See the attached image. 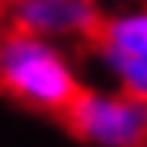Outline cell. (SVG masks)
<instances>
[{
    "label": "cell",
    "mask_w": 147,
    "mask_h": 147,
    "mask_svg": "<svg viewBox=\"0 0 147 147\" xmlns=\"http://www.w3.org/2000/svg\"><path fill=\"white\" fill-rule=\"evenodd\" d=\"M83 90L86 86H80L64 55L48 45V38L0 22V93L7 99L61 121Z\"/></svg>",
    "instance_id": "cell-1"
},
{
    "label": "cell",
    "mask_w": 147,
    "mask_h": 147,
    "mask_svg": "<svg viewBox=\"0 0 147 147\" xmlns=\"http://www.w3.org/2000/svg\"><path fill=\"white\" fill-rule=\"evenodd\" d=\"M61 125L96 147H147V102L128 93L83 90Z\"/></svg>",
    "instance_id": "cell-2"
},
{
    "label": "cell",
    "mask_w": 147,
    "mask_h": 147,
    "mask_svg": "<svg viewBox=\"0 0 147 147\" xmlns=\"http://www.w3.org/2000/svg\"><path fill=\"white\" fill-rule=\"evenodd\" d=\"M86 51L99 55L115 70L121 93L147 102V10L102 16L86 42Z\"/></svg>",
    "instance_id": "cell-3"
},
{
    "label": "cell",
    "mask_w": 147,
    "mask_h": 147,
    "mask_svg": "<svg viewBox=\"0 0 147 147\" xmlns=\"http://www.w3.org/2000/svg\"><path fill=\"white\" fill-rule=\"evenodd\" d=\"M102 16L106 13L93 0H16L7 7L3 22L38 38L64 35V38H74L80 48H86Z\"/></svg>",
    "instance_id": "cell-4"
},
{
    "label": "cell",
    "mask_w": 147,
    "mask_h": 147,
    "mask_svg": "<svg viewBox=\"0 0 147 147\" xmlns=\"http://www.w3.org/2000/svg\"><path fill=\"white\" fill-rule=\"evenodd\" d=\"M3 3H7V7H10V3H16V0H3Z\"/></svg>",
    "instance_id": "cell-5"
}]
</instances>
